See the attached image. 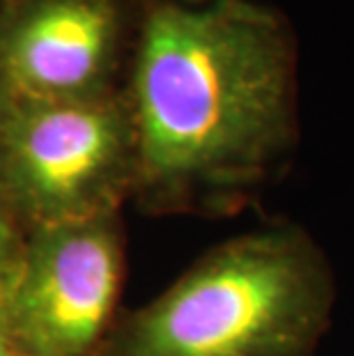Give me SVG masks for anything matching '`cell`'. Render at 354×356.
Instances as JSON below:
<instances>
[{
    "instance_id": "6",
    "label": "cell",
    "mask_w": 354,
    "mask_h": 356,
    "mask_svg": "<svg viewBox=\"0 0 354 356\" xmlns=\"http://www.w3.org/2000/svg\"><path fill=\"white\" fill-rule=\"evenodd\" d=\"M21 244H24V230L19 228L12 211L0 202V304H3L12 274L17 269Z\"/></svg>"
},
{
    "instance_id": "3",
    "label": "cell",
    "mask_w": 354,
    "mask_h": 356,
    "mask_svg": "<svg viewBox=\"0 0 354 356\" xmlns=\"http://www.w3.org/2000/svg\"><path fill=\"white\" fill-rule=\"evenodd\" d=\"M136 149L122 88L70 102H5L0 195L26 228L115 214Z\"/></svg>"
},
{
    "instance_id": "5",
    "label": "cell",
    "mask_w": 354,
    "mask_h": 356,
    "mask_svg": "<svg viewBox=\"0 0 354 356\" xmlns=\"http://www.w3.org/2000/svg\"><path fill=\"white\" fill-rule=\"evenodd\" d=\"M143 0H5L0 97L70 102L118 90Z\"/></svg>"
},
{
    "instance_id": "1",
    "label": "cell",
    "mask_w": 354,
    "mask_h": 356,
    "mask_svg": "<svg viewBox=\"0 0 354 356\" xmlns=\"http://www.w3.org/2000/svg\"><path fill=\"white\" fill-rule=\"evenodd\" d=\"M122 95L134 193L161 211L225 214L295 154V30L269 0H143Z\"/></svg>"
},
{
    "instance_id": "2",
    "label": "cell",
    "mask_w": 354,
    "mask_h": 356,
    "mask_svg": "<svg viewBox=\"0 0 354 356\" xmlns=\"http://www.w3.org/2000/svg\"><path fill=\"white\" fill-rule=\"evenodd\" d=\"M336 299L334 267L313 234L276 221L209 248L113 322L97 356H313Z\"/></svg>"
},
{
    "instance_id": "7",
    "label": "cell",
    "mask_w": 354,
    "mask_h": 356,
    "mask_svg": "<svg viewBox=\"0 0 354 356\" xmlns=\"http://www.w3.org/2000/svg\"><path fill=\"white\" fill-rule=\"evenodd\" d=\"M0 356H19L17 352H14V347L7 343V338H5V333L3 329H0Z\"/></svg>"
},
{
    "instance_id": "8",
    "label": "cell",
    "mask_w": 354,
    "mask_h": 356,
    "mask_svg": "<svg viewBox=\"0 0 354 356\" xmlns=\"http://www.w3.org/2000/svg\"><path fill=\"white\" fill-rule=\"evenodd\" d=\"M3 108H5V99L0 97V122H3ZM0 202H3V195H0ZM5 204V202H3Z\"/></svg>"
},
{
    "instance_id": "4",
    "label": "cell",
    "mask_w": 354,
    "mask_h": 356,
    "mask_svg": "<svg viewBox=\"0 0 354 356\" xmlns=\"http://www.w3.org/2000/svg\"><path fill=\"white\" fill-rule=\"evenodd\" d=\"M124 274L115 214L24 232L0 329L19 356H97Z\"/></svg>"
}]
</instances>
